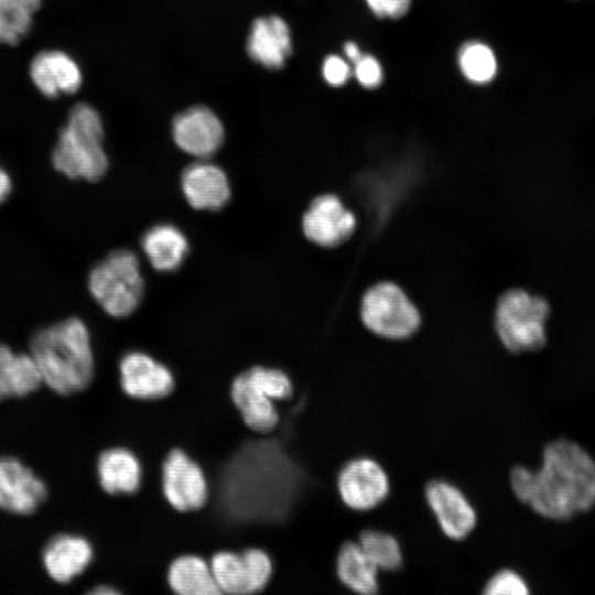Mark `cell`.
<instances>
[{
    "mask_svg": "<svg viewBox=\"0 0 595 595\" xmlns=\"http://www.w3.org/2000/svg\"><path fill=\"white\" fill-rule=\"evenodd\" d=\"M509 480L516 498L547 519L569 520L595 505V461L570 440L545 444L540 467L516 465Z\"/></svg>",
    "mask_w": 595,
    "mask_h": 595,
    "instance_id": "6da1fadb",
    "label": "cell"
},
{
    "mask_svg": "<svg viewBox=\"0 0 595 595\" xmlns=\"http://www.w3.org/2000/svg\"><path fill=\"white\" fill-rule=\"evenodd\" d=\"M43 383L60 396L82 392L93 381L95 360L86 324L69 317L36 331L30 339Z\"/></svg>",
    "mask_w": 595,
    "mask_h": 595,
    "instance_id": "7a4b0ae2",
    "label": "cell"
},
{
    "mask_svg": "<svg viewBox=\"0 0 595 595\" xmlns=\"http://www.w3.org/2000/svg\"><path fill=\"white\" fill-rule=\"evenodd\" d=\"M102 141L104 126L96 109L85 102L76 104L60 131L52 164L68 178L97 182L109 165Z\"/></svg>",
    "mask_w": 595,
    "mask_h": 595,
    "instance_id": "3957f363",
    "label": "cell"
},
{
    "mask_svg": "<svg viewBox=\"0 0 595 595\" xmlns=\"http://www.w3.org/2000/svg\"><path fill=\"white\" fill-rule=\"evenodd\" d=\"M549 314L550 306L544 298L522 289H510L497 300L494 327L508 351H537L547 343Z\"/></svg>",
    "mask_w": 595,
    "mask_h": 595,
    "instance_id": "277c9868",
    "label": "cell"
},
{
    "mask_svg": "<svg viewBox=\"0 0 595 595\" xmlns=\"http://www.w3.org/2000/svg\"><path fill=\"white\" fill-rule=\"evenodd\" d=\"M88 289L108 315L121 318L132 314L145 289L139 258L126 249L111 251L90 270Z\"/></svg>",
    "mask_w": 595,
    "mask_h": 595,
    "instance_id": "5b68a950",
    "label": "cell"
},
{
    "mask_svg": "<svg viewBox=\"0 0 595 595\" xmlns=\"http://www.w3.org/2000/svg\"><path fill=\"white\" fill-rule=\"evenodd\" d=\"M365 327L378 337L403 340L421 326V314L407 293L396 283L382 281L366 290L360 303Z\"/></svg>",
    "mask_w": 595,
    "mask_h": 595,
    "instance_id": "8992f818",
    "label": "cell"
},
{
    "mask_svg": "<svg viewBox=\"0 0 595 595\" xmlns=\"http://www.w3.org/2000/svg\"><path fill=\"white\" fill-rule=\"evenodd\" d=\"M336 488L342 502L353 511H370L390 494V478L383 466L369 456L350 458L338 470Z\"/></svg>",
    "mask_w": 595,
    "mask_h": 595,
    "instance_id": "52a82bcc",
    "label": "cell"
},
{
    "mask_svg": "<svg viewBox=\"0 0 595 595\" xmlns=\"http://www.w3.org/2000/svg\"><path fill=\"white\" fill-rule=\"evenodd\" d=\"M209 564L220 594L247 595L260 592L273 572L271 558L257 548L241 553L219 551L213 555Z\"/></svg>",
    "mask_w": 595,
    "mask_h": 595,
    "instance_id": "ba28073f",
    "label": "cell"
},
{
    "mask_svg": "<svg viewBox=\"0 0 595 595\" xmlns=\"http://www.w3.org/2000/svg\"><path fill=\"white\" fill-rule=\"evenodd\" d=\"M424 499L441 532L450 540H465L477 526V511L464 491L444 478L430 479Z\"/></svg>",
    "mask_w": 595,
    "mask_h": 595,
    "instance_id": "9c48e42d",
    "label": "cell"
},
{
    "mask_svg": "<svg viewBox=\"0 0 595 595\" xmlns=\"http://www.w3.org/2000/svg\"><path fill=\"white\" fill-rule=\"evenodd\" d=\"M162 491L171 507L187 512L208 499V485L201 466L180 448L172 450L162 465Z\"/></svg>",
    "mask_w": 595,
    "mask_h": 595,
    "instance_id": "30bf717a",
    "label": "cell"
},
{
    "mask_svg": "<svg viewBox=\"0 0 595 595\" xmlns=\"http://www.w3.org/2000/svg\"><path fill=\"white\" fill-rule=\"evenodd\" d=\"M356 226V216L335 194L315 197L302 217L304 236L323 248L343 245L353 236Z\"/></svg>",
    "mask_w": 595,
    "mask_h": 595,
    "instance_id": "8fae6325",
    "label": "cell"
},
{
    "mask_svg": "<svg viewBox=\"0 0 595 595\" xmlns=\"http://www.w3.org/2000/svg\"><path fill=\"white\" fill-rule=\"evenodd\" d=\"M47 487L13 456H0V508L20 516L34 513L47 498Z\"/></svg>",
    "mask_w": 595,
    "mask_h": 595,
    "instance_id": "7c38bea8",
    "label": "cell"
},
{
    "mask_svg": "<svg viewBox=\"0 0 595 595\" xmlns=\"http://www.w3.org/2000/svg\"><path fill=\"white\" fill-rule=\"evenodd\" d=\"M172 137L185 153L197 159H208L220 149L225 130L214 111L204 106H195L173 119Z\"/></svg>",
    "mask_w": 595,
    "mask_h": 595,
    "instance_id": "4fadbf2b",
    "label": "cell"
},
{
    "mask_svg": "<svg viewBox=\"0 0 595 595\" xmlns=\"http://www.w3.org/2000/svg\"><path fill=\"white\" fill-rule=\"evenodd\" d=\"M123 392L138 400H159L167 397L175 386L171 370L150 355L130 351L119 363Z\"/></svg>",
    "mask_w": 595,
    "mask_h": 595,
    "instance_id": "5bb4252c",
    "label": "cell"
},
{
    "mask_svg": "<svg viewBox=\"0 0 595 595\" xmlns=\"http://www.w3.org/2000/svg\"><path fill=\"white\" fill-rule=\"evenodd\" d=\"M181 188L187 203L201 210L221 209L231 195L227 174L207 159H198L184 169Z\"/></svg>",
    "mask_w": 595,
    "mask_h": 595,
    "instance_id": "9a60e30c",
    "label": "cell"
},
{
    "mask_svg": "<svg viewBox=\"0 0 595 595\" xmlns=\"http://www.w3.org/2000/svg\"><path fill=\"white\" fill-rule=\"evenodd\" d=\"M94 549L90 542L78 534L60 533L47 541L42 552V562L47 575L60 584H67L90 565Z\"/></svg>",
    "mask_w": 595,
    "mask_h": 595,
    "instance_id": "2e32d148",
    "label": "cell"
},
{
    "mask_svg": "<svg viewBox=\"0 0 595 595\" xmlns=\"http://www.w3.org/2000/svg\"><path fill=\"white\" fill-rule=\"evenodd\" d=\"M247 53L263 67H283L292 53L291 32L286 22L277 15L256 19L247 39Z\"/></svg>",
    "mask_w": 595,
    "mask_h": 595,
    "instance_id": "e0dca14e",
    "label": "cell"
},
{
    "mask_svg": "<svg viewBox=\"0 0 595 595\" xmlns=\"http://www.w3.org/2000/svg\"><path fill=\"white\" fill-rule=\"evenodd\" d=\"M30 76L48 98L74 94L82 84V73L72 57L61 51H43L34 56Z\"/></svg>",
    "mask_w": 595,
    "mask_h": 595,
    "instance_id": "ac0fdd59",
    "label": "cell"
},
{
    "mask_svg": "<svg viewBox=\"0 0 595 595\" xmlns=\"http://www.w3.org/2000/svg\"><path fill=\"white\" fill-rule=\"evenodd\" d=\"M230 397L242 421L252 431L267 434L279 424L274 401L245 371L232 380Z\"/></svg>",
    "mask_w": 595,
    "mask_h": 595,
    "instance_id": "d6986e66",
    "label": "cell"
},
{
    "mask_svg": "<svg viewBox=\"0 0 595 595\" xmlns=\"http://www.w3.org/2000/svg\"><path fill=\"white\" fill-rule=\"evenodd\" d=\"M97 475L101 488L110 495L136 493L142 479L138 457L125 447H111L100 453Z\"/></svg>",
    "mask_w": 595,
    "mask_h": 595,
    "instance_id": "ffe728a7",
    "label": "cell"
},
{
    "mask_svg": "<svg viewBox=\"0 0 595 595\" xmlns=\"http://www.w3.org/2000/svg\"><path fill=\"white\" fill-rule=\"evenodd\" d=\"M141 247L152 267L161 272L177 270L188 252L186 236L167 223L150 227L141 237Z\"/></svg>",
    "mask_w": 595,
    "mask_h": 595,
    "instance_id": "44dd1931",
    "label": "cell"
},
{
    "mask_svg": "<svg viewBox=\"0 0 595 595\" xmlns=\"http://www.w3.org/2000/svg\"><path fill=\"white\" fill-rule=\"evenodd\" d=\"M42 383L40 370L30 353H14L0 343V401L26 397Z\"/></svg>",
    "mask_w": 595,
    "mask_h": 595,
    "instance_id": "7402d4cb",
    "label": "cell"
},
{
    "mask_svg": "<svg viewBox=\"0 0 595 595\" xmlns=\"http://www.w3.org/2000/svg\"><path fill=\"white\" fill-rule=\"evenodd\" d=\"M336 575L343 586L360 595L378 593L379 570L357 541L342 543L336 555Z\"/></svg>",
    "mask_w": 595,
    "mask_h": 595,
    "instance_id": "603a6c76",
    "label": "cell"
},
{
    "mask_svg": "<svg viewBox=\"0 0 595 595\" xmlns=\"http://www.w3.org/2000/svg\"><path fill=\"white\" fill-rule=\"evenodd\" d=\"M167 583L180 595H218L210 564L194 554H184L170 564Z\"/></svg>",
    "mask_w": 595,
    "mask_h": 595,
    "instance_id": "cb8c5ba5",
    "label": "cell"
},
{
    "mask_svg": "<svg viewBox=\"0 0 595 595\" xmlns=\"http://www.w3.org/2000/svg\"><path fill=\"white\" fill-rule=\"evenodd\" d=\"M457 67L466 82L476 86L493 83L498 74V60L494 48L484 41L468 40L456 54Z\"/></svg>",
    "mask_w": 595,
    "mask_h": 595,
    "instance_id": "d4e9b609",
    "label": "cell"
},
{
    "mask_svg": "<svg viewBox=\"0 0 595 595\" xmlns=\"http://www.w3.org/2000/svg\"><path fill=\"white\" fill-rule=\"evenodd\" d=\"M357 542L379 571L397 572L402 569V547L393 534L379 529H366L359 533Z\"/></svg>",
    "mask_w": 595,
    "mask_h": 595,
    "instance_id": "484cf974",
    "label": "cell"
},
{
    "mask_svg": "<svg viewBox=\"0 0 595 595\" xmlns=\"http://www.w3.org/2000/svg\"><path fill=\"white\" fill-rule=\"evenodd\" d=\"M41 0H0V43L17 45L30 31Z\"/></svg>",
    "mask_w": 595,
    "mask_h": 595,
    "instance_id": "4316f807",
    "label": "cell"
},
{
    "mask_svg": "<svg viewBox=\"0 0 595 595\" xmlns=\"http://www.w3.org/2000/svg\"><path fill=\"white\" fill-rule=\"evenodd\" d=\"M245 372L273 401L288 400L293 394L290 377L280 369L255 366Z\"/></svg>",
    "mask_w": 595,
    "mask_h": 595,
    "instance_id": "83f0119b",
    "label": "cell"
},
{
    "mask_svg": "<svg viewBox=\"0 0 595 595\" xmlns=\"http://www.w3.org/2000/svg\"><path fill=\"white\" fill-rule=\"evenodd\" d=\"M529 593L526 580L512 569L497 571L483 587V594L486 595H527Z\"/></svg>",
    "mask_w": 595,
    "mask_h": 595,
    "instance_id": "f1b7e54d",
    "label": "cell"
},
{
    "mask_svg": "<svg viewBox=\"0 0 595 595\" xmlns=\"http://www.w3.org/2000/svg\"><path fill=\"white\" fill-rule=\"evenodd\" d=\"M353 77L365 89H377L385 79V71L380 60L370 53H363L354 63Z\"/></svg>",
    "mask_w": 595,
    "mask_h": 595,
    "instance_id": "f546056e",
    "label": "cell"
},
{
    "mask_svg": "<svg viewBox=\"0 0 595 595\" xmlns=\"http://www.w3.org/2000/svg\"><path fill=\"white\" fill-rule=\"evenodd\" d=\"M322 77L332 87H342L353 77L351 64L344 55L328 54L322 63Z\"/></svg>",
    "mask_w": 595,
    "mask_h": 595,
    "instance_id": "4dcf8cb0",
    "label": "cell"
},
{
    "mask_svg": "<svg viewBox=\"0 0 595 595\" xmlns=\"http://www.w3.org/2000/svg\"><path fill=\"white\" fill-rule=\"evenodd\" d=\"M364 2L372 15L389 20L403 18L412 6V0H364Z\"/></svg>",
    "mask_w": 595,
    "mask_h": 595,
    "instance_id": "1f68e13d",
    "label": "cell"
},
{
    "mask_svg": "<svg viewBox=\"0 0 595 595\" xmlns=\"http://www.w3.org/2000/svg\"><path fill=\"white\" fill-rule=\"evenodd\" d=\"M343 53L345 58L351 64L354 63L364 52L360 46L355 41H346L343 45Z\"/></svg>",
    "mask_w": 595,
    "mask_h": 595,
    "instance_id": "d6a6232c",
    "label": "cell"
},
{
    "mask_svg": "<svg viewBox=\"0 0 595 595\" xmlns=\"http://www.w3.org/2000/svg\"><path fill=\"white\" fill-rule=\"evenodd\" d=\"M12 183L9 174L0 166V204L10 195Z\"/></svg>",
    "mask_w": 595,
    "mask_h": 595,
    "instance_id": "836d02e7",
    "label": "cell"
},
{
    "mask_svg": "<svg viewBox=\"0 0 595 595\" xmlns=\"http://www.w3.org/2000/svg\"><path fill=\"white\" fill-rule=\"evenodd\" d=\"M88 593L93 595H116L120 592L110 585H98Z\"/></svg>",
    "mask_w": 595,
    "mask_h": 595,
    "instance_id": "e575fe53",
    "label": "cell"
}]
</instances>
